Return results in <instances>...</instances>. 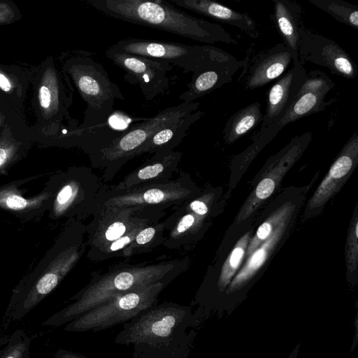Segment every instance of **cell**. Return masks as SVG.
Wrapping results in <instances>:
<instances>
[{"instance_id": "6da1fadb", "label": "cell", "mask_w": 358, "mask_h": 358, "mask_svg": "<svg viewBox=\"0 0 358 358\" xmlns=\"http://www.w3.org/2000/svg\"><path fill=\"white\" fill-rule=\"evenodd\" d=\"M197 321L189 306L157 303L123 324L114 342L132 345V358H187Z\"/></svg>"}, {"instance_id": "7a4b0ae2", "label": "cell", "mask_w": 358, "mask_h": 358, "mask_svg": "<svg viewBox=\"0 0 358 358\" xmlns=\"http://www.w3.org/2000/svg\"><path fill=\"white\" fill-rule=\"evenodd\" d=\"M90 7L115 19L158 29L209 45L237 44L222 26L195 17L164 0H83Z\"/></svg>"}, {"instance_id": "3957f363", "label": "cell", "mask_w": 358, "mask_h": 358, "mask_svg": "<svg viewBox=\"0 0 358 358\" xmlns=\"http://www.w3.org/2000/svg\"><path fill=\"white\" fill-rule=\"evenodd\" d=\"M77 227L75 222L66 225L39 263L15 287L6 312L7 317L22 319L52 292L73 268L80 254Z\"/></svg>"}, {"instance_id": "277c9868", "label": "cell", "mask_w": 358, "mask_h": 358, "mask_svg": "<svg viewBox=\"0 0 358 358\" xmlns=\"http://www.w3.org/2000/svg\"><path fill=\"white\" fill-rule=\"evenodd\" d=\"M30 86L36 123L29 127V134L34 143L48 147L59 132L69 126L64 124V120L74 123L71 122L69 111L73 101V87L58 59L52 56L33 66Z\"/></svg>"}, {"instance_id": "5b68a950", "label": "cell", "mask_w": 358, "mask_h": 358, "mask_svg": "<svg viewBox=\"0 0 358 358\" xmlns=\"http://www.w3.org/2000/svg\"><path fill=\"white\" fill-rule=\"evenodd\" d=\"M178 271L180 270L176 264L167 262L108 273L92 280L71 298L72 302L69 306L53 314L43 324H66L117 295L157 282L172 280Z\"/></svg>"}, {"instance_id": "8992f818", "label": "cell", "mask_w": 358, "mask_h": 358, "mask_svg": "<svg viewBox=\"0 0 358 358\" xmlns=\"http://www.w3.org/2000/svg\"><path fill=\"white\" fill-rule=\"evenodd\" d=\"M62 69L86 103L84 117L78 127L87 129L107 123L117 100L125 98L104 67L95 60L93 53L70 50L58 58Z\"/></svg>"}, {"instance_id": "52a82bcc", "label": "cell", "mask_w": 358, "mask_h": 358, "mask_svg": "<svg viewBox=\"0 0 358 358\" xmlns=\"http://www.w3.org/2000/svg\"><path fill=\"white\" fill-rule=\"evenodd\" d=\"M108 50L160 59L183 70L197 73L221 62L236 59L210 45H194L157 39L129 37L122 39Z\"/></svg>"}, {"instance_id": "ba28073f", "label": "cell", "mask_w": 358, "mask_h": 358, "mask_svg": "<svg viewBox=\"0 0 358 358\" xmlns=\"http://www.w3.org/2000/svg\"><path fill=\"white\" fill-rule=\"evenodd\" d=\"M166 280L116 296L66 324L69 332L99 331L124 324L157 303L159 294L171 282Z\"/></svg>"}, {"instance_id": "9c48e42d", "label": "cell", "mask_w": 358, "mask_h": 358, "mask_svg": "<svg viewBox=\"0 0 358 358\" xmlns=\"http://www.w3.org/2000/svg\"><path fill=\"white\" fill-rule=\"evenodd\" d=\"M199 106V102H182L168 107L155 116L120 133L106 147L92 154V157L109 166L120 165L134 157L139 148L155 133L195 112Z\"/></svg>"}, {"instance_id": "30bf717a", "label": "cell", "mask_w": 358, "mask_h": 358, "mask_svg": "<svg viewBox=\"0 0 358 358\" xmlns=\"http://www.w3.org/2000/svg\"><path fill=\"white\" fill-rule=\"evenodd\" d=\"M105 55L125 72L126 80L139 86L147 101L164 95L169 90L171 80L168 75L173 67L169 62L108 49Z\"/></svg>"}, {"instance_id": "8fae6325", "label": "cell", "mask_w": 358, "mask_h": 358, "mask_svg": "<svg viewBox=\"0 0 358 358\" xmlns=\"http://www.w3.org/2000/svg\"><path fill=\"white\" fill-rule=\"evenodd\" d=\"M298 57L301 64L311 62L329 69L331 73L347 79L358 75L356 64L338 43L302 26L299 29Z\"/></svg>"}, {"instance_id": "7c38bea8", "label": "cell", "mask_w": 358, "mask_h": 358, "mask_svg": "<svg viewBox=\"0 0 358 358\" xmlns=\"http://www.w3.org/2000/svg\"><path fill=\"white\" fill-rule=\"evenodd\" d=\"M85 172L80 168H70L52 175L45 182L52 195L48 210L51 220L74 221L81 217L87 196Z\"/></svg>"}, {"instance_id": "4fadbf2b", "label": "cell", "mask_w": 358, "mask_h": 358, "mask_svg": "<svg viewBox=\"0 0 358 358\" xmlns=\"http://www.w3.org/2000/svg\"><path fill=\"white\" fill-rule=\"evenodd\" d=\"M312 133L308 131L294 137L291 142L274 157L272 169L268 175L258 184L251 196L247 201L238 215V221L248 217L256 208L274 191L276 185L283 175L301 156L312 138Z\"/></svg>"}, {"instance_id": "5bb4252c", "label": "cell", "mask_w": 358, "mask_h": 358, "mask_svg": "<svg viewBox=\"0 0 358 358\" xmlns=\"http://www.w3.org/2000/svg\"><path fill=\"white\" fill-rule=\"evenodd\" d=\"M306 71L299 60L271 87L267 92L266 108L259 132L279 123L294 102L303 83Z\"/></svg>"}, {"instance_id": "9a60e30c", "label": "cell", "mask_w": 358, "mask_h": 358, "mask_svg": "<svg viewBox=\"0 0 358 358\" xmlns=\"http://www.w3.org/2000/svg\"><path fill=\"white\" fill-rule=\"evenodd\" d=\"M37 177L10 181L0 186V209L15 215L24 222L39 218L48 211L52 192L46 185L40 193L26 197L22 186Z\"/></svg>"}, {"instance_id": "2e32d148", "label": "cell", "mask_w": 358, "mask_h": 358, "mask_svg": "<svg viewBox=\"0 0 358 358\" xmlns=\"http://www.w3.org/2000/svg\"><path fill=\"white\" fill-rule=\"evenodd\" d=\"M358 162L357 130L345 144L308 202V209L324 204L342 186Z\"/></svg>"}, {"instance_id": "e0dca14e", "label": "cell", "mask_w": 358, "mask_h": 358, "mask_svg": "<svg viewBox=\"0 0 358 358\" xmlns=\"http://www.w3.org/2000/svg\"><path fill=\"white\" fill-rule=\"evenodd\" d=\"M293 55L283 43H278L257 57L248 71L245 87H261L282 76L291 63Z\"/></svg>"}, {"instance_id": "ac0fdd59", "label": "cell", "mask_w": 358, "mask_h": 358, "mask_svg": "<svg viewBox=\"0 0 358 358\" xmlns=\"http://www.w3.org/2000/svg\"><path fill=\"white\" fill-rule=\"evenodd\" d=\"M25 117L12 121L0 130V177L25 158L34 143Z\"/></svg>"}, {"instance_id": "d6986e66", "label": "cell", "mask_w": 358, "mask_h": 358, "mask_svg": "<svg viewBox=\"0 0 358 358\" xmlns=\"http://www.w3.org/2000/svg\"><path fill=\"white\" fill-rule=\"evenodd\" d=\"M246 64L245 61L218 63L203 71L194 73L187 89L178 98L185 103L195 100L230 83L237 71Z\"/></svg>"}, {"instance_id": "ffe728a7", "label": "cell", "mask_w": 358, "mask_h": 358, "mask_svg": "<svg viewBox=\"0 0 358 358\" xmlns=\"http://www.w3.org/2000/svg\"><path fill=\"white\" fill-rule=\"evenodd\" d=\"M169 1L176 6L236 27L251 38H257L259 36L255 21L246 13L238 12L210 0H169Z\"/></svg>"}, {"instance_id": "44dd1931", "label": "cell", "mask_w": 358, "mask_h": 358, "mask_svg": "<svg viewBox=\"0 0 358 358\" xmlns=\"http://www.w3.org/2000/svg\"><path fill=\"white\" fill-rule=\"evenodd\" d=\"M187 192L184 187L179 185H159L150 188L134 189L130 192L117 194L108 199L105 206L112 208H124L126 207L145 204L166 203L176 199H185Z\"/></svg>"}, {"instance_id": "7402d4cb", "label": "cell", "mask_w": 358, "mask_h": 358, "mask_svg": "<svg viewBox=\"0 0 358 358\" xmlns=\"http://www.w3.org/2000/svg\"><path fill=\"white\" fill-rule=\"evenodd\" d=\"M32 74L33 66L0 63V93L22 114Z\"/></svg>"}, {"instance_id": "603a6c76", "label": "cell", "mask_w": 358, "mask_h": 358, "mask_svg": "<svg viewBox=\"0 0 358 358\" xmlns=\"http://www.w3.org/2000/svg\"><path fill=\"white\" fill-rule=\"evenodd\" d=\"M288 218L282 221L268 238L263 242L247 258L243 266L229 283L227 293L243 288L264 265L269 255L282 238L288 224Z\"/></svg>"}, {"instance_id": "cb8c5ba5", "label": "cell", "mask_w": 358, "mask_h": 358, "mask_svg": "<svg viewBox=\"0 0 358 358\" xmlns=\"http://www.w3.org/2000/svg\"><path fill=\"white\" fill-rule=\"evenodd\" d=\"M273 21L285 43L291 50L293 61L299 60V29L302 8L291 0H273Z\"/></svg>"}, {"instance_id": "d4e9b609", "label": "cell", "mask_w": 358, "mask_h": 358, "mask_svg": "<svg viewBox=\"0 0 358 358\" xmlns=\"http://www.w3.org/2000/svg\"><path fill=\"white\" fill-rule=\"evenodd\" d=\"M203 115L204 112L201 110L195 111L160 129L139 148L134 157L145 152L155 153L163 150H173L182 142L189 127Z\"/></svg>"}, {"instance_id": "484cf974", "label": "cell", "mask_w": 358, "mask_h": 358, "mask_svg": "<svg viewBox=\"0 0 358 358\" xmlns=\"http://www.w3.org/2000/svg\"><path fill=\"white\" fill-rule=\"evenodd\" d=\"M181 152L173 150H160L155 153L150 162L133 173L122 183L121 189H129L136 185L161 176L162 173L172 171L176 168Z\"/></svg>"}, {"instance_id": "4316f807", "label": "cell", "mask_w": 358, "mask_h": 358, "mask_svg": "<svg viewBox=\"0 0 358 358\" xmlns=\"http://www.w3.org/2000/svg\"><path fill=\"white\" fill-rule=\"evenodd\" d=\"M261 103H250L234 113L227 121L223 133L226 143H232L262 122Z\"/></svg>"}, {"instance_id": "83f0119b", "label": "cell", "mask_w": 358, "mask_h": 358, "mask_svg": "<svg viewBox=\"0 0 358 358\" xmlns=\"http://www.w3.org/2000/svg\"><path fill=\"white\" fill-rule=\"evenodd\" d=\"M326 96L325 94L310 92H299L293 104L280 122L276 124L282 129L289 123H292L311 114L324 110L335 100L334 99L326 100Z\"/></svg>"}, {"instance_id": "f1b7e54d", "label": "cell", "mask_w": 358, "mask_h": 358, "mask_svg": "<svg viewBox=\"0 0 358 358\" xmlns=\"http://www.w3.org/2000/svg\"><path fill=\"white\" fill-rule=\"evenodd\" d=\"M309 3L337 21L358 29V6L341 0H309Z\"/></svg>"}, {"instance_id": "f546056e", "label": "cell", "mask_w": 358, "mask_h": 358, "mask_svg": "<svg viewBox=\"0 0 358 358\" xmlns=\"http://www.w3.org/2000/svg\"><path fill=\"white\" fill-rule=\"evenodd\" d=\"M251 232L245 234L236 243L224 263L218 279V288L224 290L234 278L238 268L240 267L250 241Z\"/></svg>"}, {"instance_id": "4dcf8cb0", "label": "cell", "mask_w": 358, "mask_h": 358, "mask_svg": "<svg viewBox=\"0 0 358 358\" xmlns=\"http://www.w3.org/2000/svg\"><path fill=\"white\" fill-rule=\"evenodd\" d=\"M290 204H285L275 211L263 224H262L255 236L250 238L246 250L248 257L255 249L264 242L273 232L275 227L284 220L288 218L292 212Z\"/></svg>"}, {"instance_id": "1f68e13d", "label": "cell", "mask_w": 358, "mask_h": 358, "mask_svg": "<svg viewBox=\"0 0 358 358\" xmlns=\"http://www.w3.org/2000/svg\"><path fill=\"white\" fill-rule=\"evenodd\" d=\"M31 338L24 331L17 329L8 339L0 350V358H31Z\"/></svg>"}, {"instance_id": "d6a6232c", "label": "cell", "mask_w": 358, "mask_h": 358, "mask_svg": "<svg viewBox=\"0 0 358 358\" xmlns=\"http://www.w3.org/2000/svg\"><path fill=\"white\" fill-rule=\"evenodd\" d=\"M335 86V83L324 73L314 70L306 72L303 83L299 92H315L327 95Z\"/></svg>"}, {"instance_id": "836d02e7", "label": "cell", "mask_w": 358, "mask_h": 358, "mask_svg": "<svg viewBox=\"0 0 358 358\" xmlns=\"http://www.w3.org/2000/svg\"><path fill=\"white\" fill-rule=\"evenodd\" d=\"M21 19V12L14 1L0 0V26L10 24Z\"/></svg>"}, {"instance_id": "e575fe53", "label": "cell", "mask_w": 358, "mask_h": 358, "mask_svg": "<svg viewBox=\"0 0 358 358\" xmlns=\"http://www.w3.org/2000/svg\"><path fill=\"white\" fill-rule=\"evenodd\" d=\"M20 117H25L24 114L18 112L0 93V130L8 123Z\"/></svg>"}, {"instance_id": "d590c367", "label": "cell", "mask_w": 358, "mask_h": 358, "mask_svg": "<svg viewBox=\"0 0 358 358\" xmlns=\"http://www.w3.org/2000/svg\"><path fill=\"white\" fill-rule=\"evenodd\" d=\"M128 226L129 223L123 220H116L105 228L102 238L107 242H113L127 233Z\"/></svg>"}, {"instance_id": "8d00e7d4", "label": "cell", "mask_w": 358, "mask_h": 358, "mask_svg": "<svg viewBox=\"0 0 358 358\" xmlns=\"http://www.w3.org/2000/svg\"><path fill=\"white\" fill-rule=\"evenodd\" d=\"M357 229L358 222L357 217L348 238V266L350 270H354L357 264Z\"/></svg>"}, {"instance_id": "74e56055", "label": "cell", "mask_w": 358, "mask_h": 358, "mask_svg": "<svg viewBox=\"0 0 358 358\" xmlns=\"http://www.w3.org/2000/svg\"><path fill=\"white\" fill-rule=\"evenodd\" d=\"M141 227H136V229L130 230L127 234L111 242L107 248L108 252H115L120 250L123 249L126 245H129L133 240L135 239L137 232L141 231Z\"/></svg>"}, {"instance_id": "f35d334b", "label": "cell", "mask_w": 358, "mask_h": 358, "mask_svg": "<svg viewBox=\"0 0 358 358\" xmlns=\"http://www.w3.org/2000/svg\"><path fill=\"white\" fill-rule=\"evenodd\" d=\"M134 120L122 111H113L107 120V123L111 129H126L129 124Z\"/></svg>"}, {"instance_id": "ab89813d", "label": "cell", "mask_w": 358, "mask_h": 358, "mask_svg": "<svg viewBox=\"0 0 358 358\" xmlns=\"http://www.w3.org/2000/svg\"><path fill=\"white\" fill-rule=\"evenodd\" d=\"M194 222L195 217L194 215L190 213L185 215L177 224L176 230L173 234L177 236L185 233L193 226Z\"/></svg>"}, {"instance_id": "60d3db41", "label": "cell", "mask_w": 358, "mask_h": 358, "mask_svg": "<svg viewBox=\"0 0 358 358\" xmlns=\"http://www.w3.org/2000/svg\"><path fill=\"white\" fill-rule=\"evenodd\" d=\"M156 229L153 227H146L141 229L135 238L137 245H145L148 243L155 236Z\"/></svg>"}, {"instance_id": "b9f144b4", "label": "cell", "mask_w": 358, "mask_h": 358, "mask_svg": "<svg viewBox=\"0 0 358 358\" xmlns=\"http://www.w3.org/2000/svg\"><path fill=\"white\" fill-rule=\"evenodd\" d=\"M190 209L199 215H204L207 213L208 209L207 206L200 200H194L189 204Z\"/></svg>"}, {"instance_id": "7bdbcfd3", "label": "cell", "mask_w": 358, "mask_h": 358, "mask_svg": "<svg viewBox=\"0 0 358 358\" xmlns=\"http://www.w3.org/2000/svg\"><path fill=\"white\" fill-rule=\"evenodd\" d=\"M54 358H87V357H84L83 355H82L78 352H72V351H69V350H64V349H59L55 352Z\"/></svg>"}, {"instance_id": "ee69618b", "label": "cell", "mask_w": 358, "mask_h": 358, "mask_svg": "<svg viewBox=\"0 0 358 358\" xmlns=\"http://www.w3.org/2000/svg\"><path fill=\"white\" fill-rule=\"evenodd\" d=\"M300 349V343H299L293 349V350L289 353L287 358H297Z\"/></svg>"}]
</instances>
